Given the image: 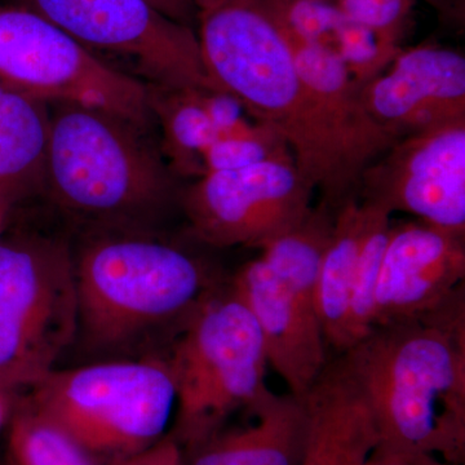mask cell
I'll return each instance as SVG.
<instances>
[{"instance_id": "1", "label": "cell", "mask_w": 465, "mask_h": 465, "mask_svg": "<svg viewBox=\"0 0 465 465\" xmlns=\"http://www.w3.org/2000/svg\"><path fill=\"white\" fill-rule=\"evenodd\" d=\"M202 61L228 92L286 143L333 213L356 200L361 176L397 142L336 114L300 75L286 36L262 0H193Z\"/></svg>"}, {"instance_id": "2", "label": "cell", "mask_w": 465, "mask_h": 465, "mask_svg": "<svg viewBox=\"0 0 465 465\" xmlns=\"http://www.w3.org/2000/svg\"><path fill=\"white\" fill-rule=\"evenodd\" d=\"M379 442L459 464L465 450V291L414 320L376 326L342 351Z\"/></svg>"}, {"instance_id": "3", "label": "cell", "mask_w": 465, "mask_h": 465, "mask_svg": "<svg viewBox=\"0 0 465 465\" xmlns=\"http://www.w3.org/2000/svg\"><path fill=\"white\" fill-rule=\"evenodd\" d=\"M148 131L100 109L56 103L43 177L66 210L101 220L134 219L173 200L174 174Z\"/></svg>"}, {"instance_id": "4", "label": "cell", "mask_w": 465, "mask_h": 465, "mask_svg": "<svg viewBox=\"0 0 465 465\" xmlns=\"http://www.w3.org/2000/svg\"><path fill=\"white\" fill-rule=\"evenodd\" d=\"M79 326L104 347L189 318L220 287L180 247L139 237L94 242L75 262Z\"/></svg>"}, {"instance_id": "5", "label": "cell", "mask_w": 465, "mask_h": 465, "mask_svg": "<svg viewBox=\"0 0 465 465\" xmlns=\"http://www.w3.org/2000/svg\"><path fill=\"white\" fill-rule=\"evenodd\" d=\"M335 213L320 203L302 224L260 247L229 284L255 318L269 366L302 397L327 361L317 284Z\"/></svg>"}, {"instance_id": "6", "label": "cell", "mask_w": 465, "mask_h": 465, "mask_svg": "<svg viewBox=\"0 0 465 465\" xmlns=\"http://www.w3.org/2000/svg\"><path fill=\"white\" fill-rule=\"evenodd\" d=\"M168 363L176 388L177 437L191 445H203L229 416L252 411L272 393L259 324L229 283L189 318Z\"/></svg>"}, {"instance_id": "7", "label": "cell", "mask_w": 465, "mask_h": 465, "mask_svg": "<svg viewBox=\"0 0 465 465\" xmlns=\"http://www.w3.org/2000/svg\"><path fill=\"white\" fill-rule=\"evenodd\" d=\"M79 327L75 260L65 242L0 237V388H34Z\"/></svg>"}, {"instance_id": "8", "label": "cell", "mask_w": 465, "mask_h": 465, "mask_svg": "<svg viewBox=\"0 0 465 465\" xmlns=\"http://www.w3.org/2000/svg\"><path fill=\"white\" fill-rule=\"evenodd\" d=\"M33 409L88 452L133 454L162 436L176 405L168 361L109 362L52 371Z\"/></svg>"}, {"instance_id": "9", "label": "cell", "mask_w": 465, "mask_h": 465, "mask_svg": "<svg viewBox=\"0 0 465 465\" xmlns=\"http://www.w3.org/2000/svg\"><path fill=\"white\" fill-rule=\"evenodd\" d=\"M0 85L45 104L104 110L145 131L154 121L148 84L25 5H0Z\"/></svg>"}, {"instance_id": "10", "label": "cell", "mask_w": 465, "mask_h": 465, "mask_svg": "<svg viewBox=\"0 0 465 465\" xmlns=\"http://www.w3.org/2000/svg\"><path fill=\"white\" fill-rule=\"evenodd\" d=\"M24 2L87 50L127 61L152 87L217 91L204 69L195 30L146 0Z\"/></svg>"}, {"instance_id": "11", "label": "cell", "mask_w": 465, "mask_h": 465, "mask_svg": "<svg viewBox=\"0 0 465 465\" xmlns=\"http://www.w3.org/2000/svg\"><path fill=\"white\" fill-rule=\"evenodd\" d=\"M314 193L295 159L282 157L204 173L180 201L193 235L202 243L259 250L307 220Z\"/></svg>"}, {"instance_id": "12", "label": "cell", "mask_w": 465, "mask_h": 465, "mask_svg": "<svg viewBox=\"0 0 465 465\" xmlns=\"http://www.w3.org/2000/svg\"><path fill=\"white\" fill-rule=\"evenodd\" d=\"M357 200L465 235V122L400 137L363 171Z\"/></svg>"}, {"instance_id": "13", "label": "cell", "mask_w": 465, "mask_h": 465, "mask_svg": "<svg viewBox=\"0 0 465 465\" xmlns=\"http://www.w3.org/2000/svg\"><path fill=\"white\" fill-rule=\"evenodd\" d=\"M367 114L394 139L465 122V57L439 45L397 52L361 87Z\"/></svg>"}, {"instance_id": "14", "label": "cell", "mask_w": 465, "mask_h": 465, "mask_svg": "<svg viewBox=\"0 0 465 465\" xmlns=\"http://www.w3.org/2000/svg\"><path fill=\"white\" fill-rule=\"evenodd\" d=\"M465 235L419 220L393 224L374 295V327L423 317L464 290Z\"/></svg>"}, {"instance_id": "15", "label": "cell", "mask_w": 465, "mask_h": 465, "mask_svg": "<svg viewBox=\"0 0 465 465\" xmlns=\"http://www.w3.org/2000/svg\"><path fill=\"white\" fill-rule=\"evenodd\" d=\"M391 223L387 211L360 200L336 211L318 274L317 300L327 348L338 354L347 349L349 311L370 246Z\"/></svg>"}, {"instance_id": "16", "label": "cell", "mask_w": 465, "mask_h": 465, "mask_svg": "<svg viewBox=\"0 0 465 465\" xmlns=\"http://www.w3.org/2000/svg\"><path fill=\"white\" fill-rule=\"evenodd\" d=\"M287 38L338 58L358 84L381 73L401 48L348 17L332 0H262Z\"/></svg>"}, {"instance_id": "17", "label": "cell", "mask_w": 465, "mask_h": 465, "mask_svg": "<svg viewBox=\"0 0 465 465\" xmlns=\"http://www.w3.org/2000/svg\"><path fill=\"white\" fill-rule=\"evenodd\" d=\"M252 412L255 423L211 437L191 465H302L307 439L302 397L272 391Z\"/></svg>"}, {"instance_id": "18", "label": "cell", "mask_w": 465, "mask_h": 465, "mask_svg": "<svg viewBox=\"0 0 465 465\" xmlns=\"http://www.w3.org/2000/svg\"><path fill=\"white\" fill-rule=\"evenodd\" d=\"M50 113L45 103L0 85V189L16 195L42 179Z\"/></svg>"}, {"instance_id": "19", "label": "cell", "mask_w": 465, "mask_h": 465, "mask_svg": "<svg viewBox=\"0 0 465 465\" xmlns=\"http://www.w3.org/2000/svg\"><path fill=\"white\" fill-rule=\"evenodd\" d=\"M150 87L153 116L162 131L161 152L174 176L201 177L202 155L219 139L195 90Z\"/></svg>"}, {"instance_id": "20", "label": "cell", "mask_w": 465, "mask_h": 465, "mask_svg": "<svg viewBox=\"0 0 465 465\" xmlns=\"http://www.w3.org/2000/svg\"><path fill=\"white\" fill-rule=\"evenodd\" d=\"M9 451L15 465H94L90 452L33 407L12 421Z\"/></svg>"}, {"instance_id": "21", "label": "cell", "mask_w": 465, "mask_h": 465, "mask_svg": "<svg viewBox=\"0 0 465 465\" xmlns=\"http://www.w3.org/2000/svg\"><path fill=\"white\" fill-rule=\"evenodd\" d=\"M282 157H292V154L274 131H266L246 139H217L202 155V164L204 174L237 170Z\"/></svg>"}, {"instance_id": "22", "label": "cell", "mask_w": 465, "mask_h": 465, "mask_svg": "<svg viewBox=\"0 0 465 465\" xmlns=\"http://www.w3.org/2000/svg\"><path fill=\"white\" fill-rule=\"evenodd\" d=\"M360 25L384 41L400 43L409 29L416 0H332Z\"/></svg>"}, {"instance_id": "23", "label": "cell", "mask_w": 465, "mask_h": 465, "mask_svg": "<svg viewBox=\"0 0 465 465\" xmlns=\"http://www.w3.org/2000/svg\"><path fill=\"white\" fill-rule=\"evenodd\" d=\"M432 458L430 455L407 451L379 442L365 465H428Z\"/></svg>"}, {"instance_id": "24", "label": "cell", "mask_w": 465, "mask_h": 465, "mask_svg": "<svg viewBox=\"0 0 465 465\" xmlns=\"http://www.w3.org/2000/svg\"><path fill=\"white\" fill-rule=\"evenodd\" d=\"M146 2L167 17L195 30L197 11L193 0H146Z\"/></svg>"}, {"instance_id": "25", "label": "cell", "mask_w": 465, "mask_h": 465, "mask_svg": "<svg viewBox=\"0 0 465 465\" xmlns=\"http://www.w3.org/2000/svg\"><path fill=\"white\" fill-rule=\"evenodd\" d=\"M127 465H182L176 443L166 440Z\"/></svg>"}, {"instance_id": "26", "label": "cell", "mask_w": 465, "mask_h": 465, "mask_svg": "<svg viewBox=\"0 0 465 465\" xmlns=\"http://www.w3.org/2000/svg\"><path fill=\"white\" fill-rule=\"evenodd\" d=\"M15 198H16V195L0 189V237H2L5 224H7L9 211H11Z\"/></svg>"}, {"instance_id": "27", "label": "cell", "mask_w": 465, "mask_h": 465, "mask_svg": "<svg viewBox=\"0 0 465 465\" xmlns=\"http://www.w3.org/2000/svg\"><path fill=\"white\" fill-rule=\"evenodd\" d=\"M8 415V403L7 399H5V391L0 388V430H2L3 425H5V420H7Z\"/></svg>"}, {"instance_id": "28", "label": "cell", "mask_w": 465, "mask_h": 465, "mask_svg": "<svg viewBox=\"0 0 465 465\" xmlns=\"http://www.w3.org/2000/svg\"><path fill=\"white\" fill-rule=\"evenodd\" d=\"M428 465H452V464L442 463V461L439 460V458L433 457L432 459H430V464H428Z\"/></svg>"}]
</instances>
